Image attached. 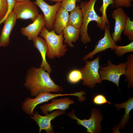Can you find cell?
<instances>
[{
    "mask_svg": "<svg viewBox=\"0 0 133 133\" xmlns=\"http://www.w3.org/2000/svg\"><path fill=\"white\" fill-rule=\"evenodd\" d=\"M78 2H80V0H76Z\"/></svg>",
    "mask_w": 133,
    "mask_h": 133,
    "instance_id": "1f68e13d",
    "label": "cell"
},
{
    "mask_svg": "<svg viewBox=\"0 0 133 133\" xmlns=\"http://www.w3.org/2000/svg\"><path fill=\"white\" fill-rule=\"evenodd\" d=\"M70 12L69 16L68 24L80 29L83 22V17L79 5H77L75 8Z\"/></svg>",
    "mask_w": 133,
    "mask_h": 133,
    "instance_id": "ffe728a7",
    "label": "cell"
},
{
    "mask_svg": "<svg viewBox=\"0 0 133 133\" xmlns=\"http://www.w3.org/2000/svg\"><path fill=\"white\" fill-rule=\"evenodd\" d=\"M64 42L70 47H73L72 43H75L79 38L80 29L68 24L63 31Z\"/></svg>",
    "mask_w": 133,
    "mask_h": 133,
    "instance_id": "d6986e66",
    "label": "cell"
},
{
    "mask_svg": "<svg viewBox=\"0 0 133 133\" xmlns=\"http://www.w3.org/2000/svg\"><path fill=\"white\" fill-rule=\"evenodd\" d=\"M51 1L57 2H61L63 0H50Z\"/></svg>",
    "mask_w": 133,
    "mask_h": 133,
    "instance_id": "f546056e",
    "label": "cell"
},
{
    "mask_svg": "<svg viewBox=\"0 0 133 133\" xmlns=\"http://www.w3.org/2000/svg\"><path fill=\"white\" fill-rule=\"evenodd\" d=\"M76 0H63L61 6L68 12H70L76 7Z\"/></svg>",
    "mask_w": 133,
    "mask_h": 133,
    "instance_id": "484cf974",
    "label": "cell"
},
{
    "mask_svg": "<svg viewBox=\"0 0 133 133\" xmlns=\"http://www.w3.org/2000/svg\"><path fill=\"white\" fill-rule=\"evenodd\" d=\"M65 114V111L59 110H56L51 113L46 114L44 116L39 115L35 110L30 117L34 121L39 127V133L43 130L47 133H53L54 131L51 122V121L56 117Z\"/></svg>",
    "mask_w": 133,
    "mask_h": 133,
    "instance_id": "9c48e42d",
    "label": "cell"
},
{
    "mask_svg": "<svg viewBox=\"0 0 133 133\" xmlns=\"http://www.w3.org/2000/svg\"><path fill=\"white\" fill-rule=\"evenodd\" d=\"M68 81L72 83H75L82 80V73L80 69H74L71 71L67 77Z\"/></svg>",
    "mask_w": 133,
    "mask_h": 133,
    "instance_id": "603a6c76",
    "label": "cell"
},
{
    "mask_svg": "<svg viewBox=\"0 0 133 133\" xmlns=\"http://www.w3.org/2000/svg\"><path fill=\"white\" fill-rule=\"evenodd\" d=\"M123 31L129 40L133 41V21L131 20L130 17L128 16Z\"/></svg>",
    "mask_w": 133,
    "mask_h": 133,
    "instance_id": "d4e9b609",
    "label": "cell"
},
{
    "mask_svg": "<svg viewBox=\"0 0 133 133\" xmlns=\"http://www.w3.org/2000/svg\"><path fill=\"white\" fill-rule=\"evenodd\" d=\"M74 112V110H73L71 112L67 113V115L71 119L76 120L77 124L86 128V132L96 133L100 132L101 129L100 122L102 120L103 117L99 110L92 109L91 116L88 119H79L76 116Z\"/></svg>",
    "mask_w": 133,
    "mask_h": 133,
    "instance_id": "8992f818",
    "label": "cell"
},
{
    "mask_svg": "<svg viewBox=\"0 0 133 133\" xmlns=\"http://www.w3.org/2000/svg\"><path fill=\"white\" fill-rule=\"evenodd\" d=\"M34 2L39 7L43 13L46 28L49 31L52 30L56 14L61 2H57L52 5L49 4L44 0H35Z\"/></svg>",
    "mask_w": 133,
    "mask_h": 133,
    "instance_id": "30bf717a",
    "label": "cell"
},
{
    "mask_svg": "<svg viewBox=\"0 0 133 133\" xmlns=\"http://www.w3.org/2000/svg\"><path fill=\"white\" fill-rule=\"evenodd\" d=\"M127 66L124 75L128 82V86L130 88L133 86V54L128 56L126 62Z\"/></svg>",
    "mask_w": 133,
    "mask_h": 133,
    "instance_id": "44dd1931",
    "label": "cell"
},
{
    "mask_svg": "<svg viewBox=\"0 0 133 133\" xmlns=\"http://www.w3.org/2000/svg\"><path fill=\"white\" fill-rule=\"evenodd\" d=\"M112 17L115 21L114 32L111 36L116 43L121 41V35L126 23L128 16L122 7L117 8L112 13Z\"/></svg>",
    "mask_w": 133,
    "mask_h": 133,
    "instance_id": "7c38bea8",
    "label": "cell"
},
{
    "mask_svg": "<svg viewBox=\"0 0 133 133\" xmlns=\"http://www.w3.org/2000/svg\"><path fill=\"white\" fill-rule=\"evenodd\" d=\"M7 0H0V20L5 16L8 11Z\"/></svg>",
    "mask_w": 133,
    "mask_h": 133,
    "instance_id": "83f0119b",
    "label": "cell"
},
{
    "mask_svg": "<svg viewBox=\"0 0 133 133\" xmlns=\"http://www.w3.org/2000/svg\"><path fill=\"white\" fill-rule=\"evenodd\" d=\"M34 47L37 48L41 54L42 61L40 66L43 68L44 70L50 74L52 71V69L50 65L46 59L48 47L46 42L41 37L37 36L33 40Z\"/></svg>",
    "mask_w": 133,
    "mask_h": 133,
    "instance_id": "2e32d148",
    "label": "cell"
},
{
    "mask_svg": "<svg viewBox=\"0 0 133 133\" xmlns=\"http://www.w3.org/2000/svg\"><path fill=\"white\" fill-rule=\"evenodd\" d=\"M17 19L14 11L10 14L4 21V26L1 30L0 35V47H7L10 42V36L15 25Z\"/></svg>",
    "mask_w": 133,
    "mask_h": 133,
    "instance_id": "5bb4252c",
    "label": "cell"
},
{
    "mask_svg": "<svg viewBox=\"0 0 133 133\" xmlns=\"http://www.w3.org/2000/svg\"><path fill=\"white\" fill-rule=\"evenodd\" d=\"M13 11L15 13L17 19H30L33 22L39 14L36 5L30 0L16 2Z\"/></svg>",
    "mask_w": 133,
    "mask_h": 133,
    "instance_id": "ba28073f",
    "label": "cell"
},
{
    "mask_svg": "<svg viewBox=\"0 0 133 133\" xmlns=\"http://www.w3.org/2000/svg\"><path fill=\"white\" fill-rule=\"evenodd\" d=\"M114 2V6L118 8L124 7L129 8L132 5V0H113Z\"/></svg>",
    "mask_w": 133,
    "mask_h": 133,
    "instance_id": "4316f807",
    "label": "cell"
},
{
    "mask_svg": "<svg viewBox=\"0 0 133 133\" xmlns=\"http://www.w3.org/2000/svg\"><path fill=\"white\" fill-rule=\"evenodd\" d=\"M115 106L118 110L123 108L125 110L124 115L120 121L113 130L114 133H119V129H122L124 128L129 120L130 117V112L133 109V98H130L126 102L116 104Z\"/></svg>",
    "mask_w": 133,
    "mask_h": 133,
    "instance_id": "e0dca14e",
    "label": "cell"
},
{
    "mask_svg": "<svg viewBox=\"0 0 133 133\" xmlns=\"http://www.w3.org/2000/svg\"><path fill=\"white\" fill-rule=\"evenodd\" d=\"M77 95L76 92L69 94H52L49 92L41 93L34 99L29 97L26 98L21 104L22 109L26 114L31 116L34 109L39 104L48 102L52 99L59 96L69 95L77 96Z\"/></svg>",
    "mask_w": 133,
    "mask_h": 133,
    "instance_id": "52a82bcc",
    "label": "cell"
},
{
    "mask_svg": "<svg viewBox=\"0 0 133 133\" xmlns=\"http://www.w3.org/2000/svg\"><path fill=\"white\" fill-rule=\"evenodd\" d=\"M45 24V20L44 16L42 14H39L32 23L25 27L22 28L21 32L23 35L27 37L28 40H33L38 36Z\"/></svg>",
    "mask_w": 133,
    "mask_h": 133,
    "instance_id": "4fadbf2b",
    "label": "cell"
},
{
    "mask_svg": "<svg viewBox=\"0 0 133 133\" xmlns=\"http://www.w3.org/2000/svg\"><path fill=\"white\" fill-rule=\"evenodd\" d=\"M110 26L106 25L104 29L105 33L104 37L99 40L94 50L83 58V61H85L89 58L92 59L96 54L104 51L107 49H110L112 50H115L117 45L112 38L110 31Z\"/></svg>",
    "mask_w": 133,
    "mask_h": 133,
    "instance_id": "8fae6325",
    "label": "cell"
},
{
    "mask_svg": "<svg viewBox=\"0 0 133 133\" xmlns=\"http://www.w3.org/2000/svg\"><path fill=\"white\" fill-rule=\"evenodd\" d=\"M49 74L41 66L33 67L29 69L25 77L24 85L29 91L31 96L35 97L42 93L63 91V87L54 83Z\"/></svg>",
    "mask_w": 133,
    "mask_h": 133,
    "instance_id": "6da1fadb",
    "label": "cell"
},
{
    "mask_svg": "<svg viewBox=\"0 0 133 133\" xmlns=\"http://www.w3.org/2000/svg\"><path fill=\"white\" fill-rule=\"evenodd\" d=\"M97 0H89L81 1L79 5L83 14V22L80 29V34L82 43L86 44L91 41L88 33V26L90 22L95 21L98 27L100 28L102 23V17L99 16L94 9L95 4Z\"/></svg>",
    "mask_w": 133,
    "mask_h": 133,
    "instance_id": "7a4b0ae2",
    "label": "cell"
},
{
    "mask_svg": "<svg viewBox=\"0 0 133 133\" xmlns=\"http://www.w3.org/2000/svg\"><path fill=\"white\" fill-rule=\"evenodd\" d=\"M39 34L45 40L48 50L47 56L49 59L64 56L67 50V45L63 43L64 39L63 32L60 34H56L52 29L48 30L44 26Z\"/></svg>",
    "mask_w": 133,
    "mask_h": 133,
    "instance_id": "3957f363",
    "label": "cell"
},
{
    "mask_svg": "<svg viewBox=\"0 0 133 133\" xmlns=\"http://www.w3.org/2000/svg\"><path fill=\"white\" fill-rule=\"evenodd\" d=\"M100 57L98 56L92 61H86L85 65L80 69L82 74L83 84L91 88H94L96 83L102 82L99 73Z\"/></svg>",
    "mask_w": 133,
    "mask_h": 133,
    "instance_id": "277c9868",
    "label": "cell"
},
{
    "mask_svg": "<svg viewBox=\"0 0 133 133\" xmlns=\"http://www.w3.org/2000/svg\"><path fill=\"white\" fill-rule=\"evenodd\" d=\"M15 0L16 2H18L22 1H23L25 0Z\"/></svg>",
    "mask_w": 133,
    "mask_h": 133,
    "instance_id": "4dcf8cb0",
    "label": "cell"
},
{
    "mask_svg": "<svg viewBox=\"0 0 133 133\" xmlns=\"http://www.w3.org/2000/svg\"><path fill=\"white\" fill-rule=\"evenodd\" d=\"M69 14L68 12L61 6L57 13L53 29L58 34L61 33L68 24Z\"/></svg>",
    "mask_w": 133,
    "mask_h": 133,
    "instance_id": "ac0fdd59",
    "label": "cell"
},
{
    "mask_svg": "<svg viewBox=\"0 0 133 133\" xmlns=\"http://www.w3.org/2000/svg\"><path fill=\"white\" fill-rule=\"evenodd\" d=\"M51 102L44 104L40 106L41 113L44 114L50 113L52 111L59 110L65 111L69 108V105L74 104L75 102L68 97L60 99L55 98L51 99Z\"/></svg>",
    "mask_w": 133,
    "mask_h": 133,
    "instance_id": "9a60e30c",
    "label": "cell"
},
{
    "mask_svg": "<svg viewBox=\"0 0 133 133\" xmlns=\"http://www.w3.org/2000/svg\"><path fill=\"white\" fill-rule=\"evenodd\" d=\"M102 4L99 10L102 13V23L100 28L101 30H104L106 25L110 26L109 22L107 18L106 11L108 6L111 4L113 7L114 2L113 0H102Z\"/></svg>",
    "mask_w": 133,
    "mask_h": 133,
    "instance_id": "7402d4cb",
    "label": "cell"
},
{
    "mask_svg": "<svg viewBox=\"0 0 133 133\" xmlns=\"http://www.w3.org/2000/svg\"><path fill=\"white\" fill-rule=\"evenodd\" d=\"M116 54L119 57H121L125 53L133 52V41L128 44L124 46H117L115 50Z\"/></svg>",
    "mask_w": 133,
    "mask_h": 133,
    "instance_id": "cb8c5ba5",
    "label": "cell"
},
{
    "mask_svg": "<svg viewBox=\"0 0 133 133\" xmlns=\"http://www.w3.org/2000/svg\"><path fill=\"white\" fill-rule=\"evenodd\" d=\"M107 65L100 67L99 73L101 81L106 80L115 83L119 88L121 76L124 75L127 66L126 62L116 65L110 60L107 61Z\"/></svg>",
    "mask_w": 133,
    "mask_h": 133,
    "instance_id": "5b68a950",
    "label": "cell"
},
{
    "mask_svg": "<svg viewBox=\"0 0 133 133\" xmlns=\"http://www.w3.org/2000/svg\"><path fill=\"white\" fill-rule=\"evenodd\" d=\"M93 102L95 104L100 105L106 103L111 104L107 101L105 96L102 94H98L95 96L93 100Z\"/></svg>",
    "mask_w": 133,
    "mask_h": 133,
    "instance_id": "f1b7e54d",
    "label": "cell"
}]
</instances>
